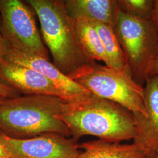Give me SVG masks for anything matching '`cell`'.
Here are the masks:
<instances>
[{
  "mask_svg": "<svg viewBox=\"0 0 158 158\" xmlns=\"http://www.w3.org/2000/svg\"><path fill=\"white\" fill-rule=\"evenodd\" d=\"M40 21L42 40L51 53L53 64L72 78L93 65L92 59L79 43L74 19L63 0H27Z\"/></svg>",
  "mask_w": 158,
  "mask_h": 158,
  "instance_id": "1",
  "label": "cell"
},
{
  "mask_svg": "<svg viewBox=\"0 0 158 158\" xmlns=\"http://www.w3.org/2000/svg\"><path fill=\"white\" fill-rule=\"evenodd\" d=\"M68 127L74 141L93 135L106 141L120 143L133 139L135 122L132 113L115 102L92 94L86 102L66 103L57 116Z\"/></svg>",
  "mask_w": 158,
  "mask_h": 158,
  "instance_id": "2",
  "label": "cell"
},
{
  "mask_svg": "<svg viewBox=\"0 0 158 158\" xmlns=\"http://www.w3.org/2000/svg\"><path fill=\"white\" fill-rule=\"evenodd\" d=\"M66 103L57 97L47 95L4 98L0 103V132L17 139L50 132L70 137L68 127L57 118Z\"/></svg>",
  "mask_w": 158,
  "mask_h": 158,
  "instance_id": "3",
  "label": "cell"
},
{
  "mask_svg": "<svg viewBox=\"0 0 158 158\" xmlns=\"http://www.w3.org/2000/svg\"><path fill=\"white\" fill-rule=\"evenodd\" d=\"M113 28L130 73L142 85L158 53V34L151 19L131 17L118 10Z\"/></svg>",
  "mask_w": 158,
  "mask_h": 158,
  "instance_id": "4",
  "label": "cell"
},
{
  "mask_svg": "<svg viewBox=\"0 0 158 158\" xmlns=\"http://www.w3.org/2000/svg\"><path fill=\"white\" fill-rule=\"evenodd\" d=\"M72 79L92 94L115 102L133 114L147 115L144 88L132 78L128 69L119 70L96 62Z\"/></svg>",
  "mask_w": 158,
  "mask_h": 158,
  "instance_id": "5",
  "label": "cell"
},
{
  "mask_svg": "<svg viewBox=\"0 0 158 158\" xmlns=\"http://www.w3.org/2000/svg\"><path fill=\"white\" fill-rule=\"evenodd\" d=\"M35 15L34 9L25 1L0 0V33L12 48L50 60Z\"/></svg>",
  "mask_w": 158,
  "mask_h": 158,
  "instance_id": "6",
  "label": "cell"
},
{
  "mask_svg": "<svg viewBox=\"0 0 158 158\" xmlns=\"http://www.w3.org/2000/svg\"><path fill=\"white\" fill-rule=\"evenodd\" d=\"M0 142L11 158H77L81 152L77 142L57 133L17 139L0 132Z\"/></svg>",
  "mask_w": 158,
  "mask_h": 158,
  "instance_id": "7",
  "label": "cell"
},
{
  "mask_svg": "<svg viewBox=\"0 0 158 158\" xmlns=\"http://www.w3.org/2000/svg\"><path fill=\"white\" fill-rule=\"evenodd\" d=\"M5 59L33 69L48 79L62 95L64 102L77 104L86 102L91 93L85 87L63 73L51 63L42 57L24 53L11 48Z\"/></svg>",
  "mask_w": 158,
  "mask_h": 158,
  "instance_id": "8",
  "label": "cell"
},
{
  "mask_svg": "<svg viewBox=\"0 0 158 158\" xmlns=\"http://www.w3.org/2000/svg\"><path fill=\"white\" fill-rule=\"evenodd\" d=\"M145 90L147 115L133 114L135 134L134 143L149 158H156L158 149V74L148 77Z\"/></svg>",
  "mask_w": 158,
  "mask_h": 158,
  "instance_id": "9",
  "label": "cell"
},
{
  "mask_svg": "<svg viewBox=\"0 0 158 158\" xmlns=\"http://www.w3.org/2000/svg\"><path fill=\"white\" fill-rule=\"evenodd\" d=\"M0 82L21 94L55 96L63 100L61 93L43 74L6 59L0 63Z\"/></svg>",
  "mask_w": 158,
  "mask_h": 158,
  "instance_id": "10",
  "label": "cell"
},
{
  "mask_svg": "<svg viewBox=\"0 0 158 158\" xmlns=\"http://www.w3.org/2000/svg\"><path fill=\"white\" fill-rule=\"evenodd\" d=\"M68 12L73 19L85 18L114 27L118 7L117 0H66Z\"/></svg>",
  "mask_w": 158,
  "mask_h": 158,
  "instance_id": "11",
  "label": "cell"
},
{
  "mask_svg": "<svg viewBox=\"0 0 158 158\" xmlns=\"http://www.w3.org/2000/svg\"><path fill=\"white\" fill-rule=\"evenodd\" d=\"M84 151L77 158H149L135 143L121 144L102 139L82 143L79 145Z\"/></svg>",
  "mask_w": 158,
  "mask_h": 158,
  "instance_id": "12",
  "label": "cell"
},
{
  "mask_svg": "<svg viewBox=\"0 0 158 158\" xmlns=\"http://www.w3.org/2000/svg\"><path fill=\"white\" fill-rule=\"evenodd\" d=\"M73 19L77 37L83 49L92 59L102 61L108 66L109 60L102 40L90 20L85 18Z\"/></svg>",
  "mask_w": 158,
  "mask_h": 158,
  "instance_id": "13",
  "label": "cell"
},
{
  "mask_svg": "<svg viewBox=\"0 0 158 158\" xmlns=\"http://www.w3.org/2000/svg\"><path fill=\"white\" fill-rule=\"evenodd\" d=\"M90 21L102 40L109 60L108 67L119 70L128 69L124 52L113 27L106 23Z\"/></svg>",
  "mask_w": 158,
  "mask_h": 158,
  "instance_id": "14",
  "label": "cell"
},
{
  "mask_svg": "<svg viewBox=\"0 0 158 158\" xmlns=\"http://www.w3.org/2000/svg\"><path fill=\"white\" fill-rule=\"evenodd\" d=\"M154 0H117L118 9L131 17L151 19Z\"/></svg>",
  "mask_w": 158,
  "mask_h": 158,
  "instance_id": "15",
  "label": "cell"
},
{
  "mask_svg": "<svg viewBox=\"0 0 158 158\" xmlns=\"http://www.w3.org/2000/svg\"><path fill=\"white\" fill-rule=\"evenodd\" d=\"M21 96V94L17 92V91L12 89L11 87L4 85L0 82V96L5 98H14Z\"/></svg>",
  "mask_w": 158,
  "mask_h": 158,
  "instance_id": "16",
  "label": "cell"
},
{
  "mask_svg": "<svg viewBox=\"0 0 158 158\" xmlns=\"http://www.w3.org/2000/svg\"><path fill=\"white\" fill-rule=\"evenodd\" d=\"M11 48V46L10 43L0 33V63L5 59L6 54Z\"/></svg>",
  "mask_w": 158,
  "mask_h": 158,
  "instance_id": "17",
  "label": "cell"
},
{
  "mask_svg": "<svg viewBox=\"0 0 158 158\" xmlns=\"http://www.w3.org/2000/svg\"><path fill=\"white\" fill-rule=\"evenodd\" d=\"M151 19L158 34V0H154Z\"/></svg>",
  "mask_w": 158,
  "mask_h": 158,
  "instance_id": "18",
  "label": "cell"
},
{
  "mask_svg": "<svg viewBox=\"0 0 158 158\" xmlns=\"http://www.w3.org/2000/svg\"><path fill=\"white\" fill-rule=\"evenodd\" d=\"M158 74V53L157 56L156 57L155 61L153 63L152 66L150 70L149 77L154 76Z\"/></svg>",
  "mask_w": 158,
  "mask_h": 158,
  "instance_id": "19",
  "label": "cell"
},
{
  "mask_svg": "<svg viewBox=\"0 0 158 158\" xmlns=\"http://www.w3.org/2000/svg\"><path fill=\"white\" fill-rule=\"evenodd\" d=\"M0 158H11L8 153L6 151V149L0 142Z\"/></svg>",
  "mask_w": 158,
  "mask_h": 158,
  "instance_id": "20",
  "label": "cell"
},
{
  "mask_svg": "<svg viewBox=\"0 0 158 158\" xmlns=\"http://www.w3.org/2000/svg\"><path fill=\"white\" fill-rule=\"evenodd\" d=\"M4 98H3V97H1V96H0V103L4 100Z\"/></svg>",
  "mask_w": 158,
  "mask_h": 158,
  "instance_id": "21",
  "label": "cell"
},
{
  "mask_svg": "<svg viewBox=\"0 0 158 158\" xmlns=\"http://www.w3.org/2000/svg\"><path fill=\"white\" fill-rule=\"evenodd\" d=\"M156 153H157V155H156V158H158V149H157V151H156Z\"/></svg>",
  "mask_w": 158,
  "mask_h": 158,
  "instance_id": "22",
  "label": "cell"
},
{
  "mask_svg": "<svg viewBox=\"0 0 158 158\" xmlns=\"http://www.w3.org/2000/svg\"><path fill=\"white\" fill-rule=\"evenodd\" d=\"M1 16H0V27H1Z\"/></svg>",
  "mask_w": 158,
  "mask_h": 158,
  "instance_id": "23",
  "label": "cell"
},
{
  "mask_svg": "<svg viewBox=\"0 0 158 158\" xmlns=\"http://www.w3.org/2000/svg\"></svg>",
  "mask_w": 158,
  "mask_h": 158,
  "instance_id": "24",
  "label": "cell"
}]
</instances>
